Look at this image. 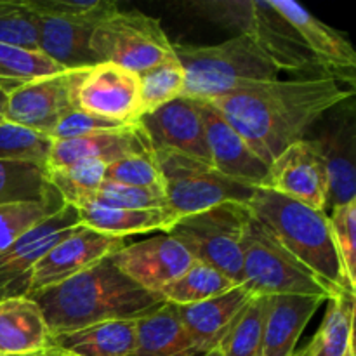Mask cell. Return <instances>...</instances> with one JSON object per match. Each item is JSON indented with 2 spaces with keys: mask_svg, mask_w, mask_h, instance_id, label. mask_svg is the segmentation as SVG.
<instances>
[{
  "mask_svg": "<svg viewBox=\"0 0 356 356\" xmlns=\"http://www.w3.org/2000/svg\"><path fill=\"white\" fill-rule=\"evenodd\" d=\"M329 226L348 287L356 291V200L330 209Z\"/></svg>",
  "mask_w": 356,
  "mask_h": 356,
  "instance_id": "74e56055",
  "label": "cell"
},
{
  "mask_svg": "<svg viewBox=\"0 0 356 356\" xmlns=\"http://www.w3.org/2000/svg\"><path fill=\"white\" fill-rule=\"evenodd\" d=\"M294 356H309V348L306 346V348H302L301 351H296Z\"/></svg>",
  "mask_w": 356,
  "mask_h": 356,
  "instance_id": "ee69618b",
  "label": "cell"
},
{
  "mask_svg": "<svg viewBox=\"0 0 356 356\" xmlns=\"http://www.w3.org/2000/svg\"><path fill=\"white\" fill-rule=\"evenodd\" d=\"M104 183H117L124 186L152 188L162 190V176L156 167L153 153L149 155H134L110 163L106 169ZM163 191V190H162Z\"/></svg>",
  "mask_w": 356,
  "mask_h": 356,
  "instance_id": "f35d334b",
  "label": "cell"
},
{
  "mask_svg": "<svg viewBox=\"0 0 356 356\" xmlns=\"http://www.w3.org/2000/svg\"><path fill=\"white\" fill-rule=\"evenodd\" d=\"M131 356H202L188 336L174 305L136 320V348Z\"/></svg>",
  "mask_w": 356,
  "mask_h": 356,
  "instance_id": "4316f807",
  "label": "cell"
},
{
  "mask_svg": "<svg viewBox=\"0 0 356 356\" xmlns=\"http://www.w3.org/2000/svg\"><path fill=\"white\" fill-rule=\"evenodd\" d=\"M344 356H355V344L350 348V350H348V353L344 355Z\"/></svg>",
  "mask_w": 356,
  "mask_h": 356,
  "instance_id": "bcb514c9",
  "label": "cell"
},
{
  "mask_svg": "<svg viewBox=\"0 0 356 356\" xmlns=\"http://www.w3.org/2000/svg\"><path fill=\"white\" fill-rule=\"evenodd\" d=\"M0 44L38 51V19L28 0H0Z\"/></svg>",
  "mask_w": 356,
  "mask_h": 356,
  "instance_id": "d590c367",
  "label": "cell"
},
{
  "mask_svg": "<svg viewBox=\"0 0 356 356\" xmlns=\"http://www.w3.org/2000/svg\"><path fill=\"white\" fill-rule=\"evenodd\" d=\"M80 70H63L17 87L6 96L3 122L51 138L59 118L75 108L73 90Z\"/></svg>",
  "mask_w": 356,
  "mask_h": 356,
  "instance_id": "7c38bea8",
  "label": "cell"
},
{
  "mask_svg": "<svg viewBox=\"0 0 356 356\" xmlns=\"http://www.w3.org/2000/svg\"><path fill=\"white\" fill-rule=\"evenodd\" d=\"M75 226H79L76 209L65 204L56 214L49 216L3 249L0 252V301L28 296L35 266Z\"/></svg>",
  "mask_w": 356,
  "mask_h": 356,
  "instance_id": "5bb4252c",
  "label": "cell"
},
{
  "mask_svg": "<svg viewBox=\"0 0 356 356\" xmlns=\"http://www.w3.org/2000/svg\"><path fill=\"white\" fill-rule=\"evenodd\" d=\"M38 19V52L63 70L97 65L90 37L97 21L117 3L108 0H28Z\"/></svg>",
  "mask_w": 356,
  "mask_h": 356,
  "instance_id": "52a82bcc",
  "label": "cell"
},
{
  "mask_svg": "<svg viewBox=\"0 0 356 356\" xmlns=\"http://www.w3.org/2000/svg\"><path fill=\"white\" fill-rule=\"evenodd\" d=\"M96 63H111L138 75L174 56V44L156 17L141 10H108L90 37Z\"/></svg>",
  "mask_w": 356,
  "mask_h": 356,
  "instance_id": "9c48e42d",
  "label": "cell"
},
{
  "mask_svg": "<svg viewBox=\"0 0 356 356\" xmlns=\"http://www.w3.org/2000/svg\"><path fill=\"white\" fill-rule=\"evenodd\" d=\"M108 163L97 159H82L59 169L45 170L52 190L72 207L89 204L106 179Z\"/></svg>",
  "mask_w": 356,
  "mask_h": 356,
  "instance_id": "f546056e",
  "label": "cell"
},
{
  "mask_svg": "<svg viewBox=\"0 0 356 356\" xmlns=\"http://www.w3.org/2000/svg\"><path fill=\"white\" fill-rule=\"evenodd\" d=\"M313 136L329 176V209L356 200V124L353 97L343 101L316 124Z\"/></svg>",
  "mask_w": 356,
  "mask_h": 356,
  "instance_id": "e0dca14e",
  "label": "cell"
},
{
  "mask_svg": "<svg viewBox=\"0 0 356 356\" xmlns=\"http://www.w3.org/2000/svg\"><path fill=\"white\" fill-rule=\"evenodd\" d=\"M235 287L238 285L221 271L200 261H193V264L183 275L160 291V298L167 305L191 306L218 298Z\"/></svg>",
  "mask_w": 356,
  "mask_h": 356,
  "instance_id": "f1b7e54d",
  "label": "cell"
},
{
  "mask_svg": "<svg viewBox=\"0 0 356 356\" xmlns=\"http://www.w3.org/2000/svg\"><path fill=\"white\" fill-rule=\"evenodd\" d=\"M327 302L325 316L308 344L309 356H344L355 344V294L339 292Z\"/></svg>",
  "mask_w": 356,
  "mask_h": 356,
  "instance_id": "83f0119b",
  "label": "cell"
},
{
  "mask_svg": "<svg viewBox=\"0 0 356 356\" xmlns=\"http://www.w3.org/2000/svg\"><path fill=\"white\" fill-rule=\"evenodd\" d=\"M75 209L79 214V225L118 238L153 232L165 233L177 221L169 209H120L99 205L96 202H89Z\"/></svg>",
  "mask_w": 356,
  "mask_h": 356,
  "instance_id": "d4e9b609",
  "label": "cell"
},
{
  "mask_svg": "<svg viewBox=\"0 0 356 356\" xmlns=\"http://www.w3.org/2000/svg\"><path fill=\"white\" fill-rule=\"evenodd\" d=\"M153 159L162 176L167 207L177 219L222 204L245 205L256 190L252 184L222 176L209 163L170 149H153Z\"/></svg>",
  "mask_w": 356,
  "mask_h": 356,
  "instance_id": "8992f818",
  "label": "cell"
},
{
  "mask_svg": "<svg viewBox=\"0 0 356 356\" xmlns=\"http://www.w3.org/2000/svg\"><path fill=\"white\" fill-rule=\"evenodd\" d=\"M35 356H37V355H35Z\"/></svg>",
  "mask_w": 356,
  "mask_h": 356,
  "instance_id": "7dc6e473",
  "label": "cell"
},
{
  "mask_svg": "<svg viewBox=\"0 0 356 356\" xmlns=\"http://www.w3.org/2000/svg\"><path fill=\"white\" fill-rule=\"evenodd\" d=\"M65 205L58 193L45 200L0 205V252Z\"/></svg>",
  "mask_w": 356,
  "mask_h": 356,
  "instance_id": "e575fe53",
  "label": "cell"
},
{
  "mask_svg": "<svg viewBox=\"0 0 356 356\" xmlns=\"http://www.w3.org/2000/svg\"><path fill=\"white\" fill-rule=\"evenodd\" d=\"M245 207L287 252L305 264L330 291L336 294L353 292L344 278L325 212L259 186H256Z\"/></svg>",
  "mask_w": 356,
  "mask_h": 356,
  "instance_id": "3957f363",
  "label": "cell"
},
{
  "mask_svg": "<svg viewBox=\"0 0 356 356\" xmlns=\"http://www.w3.org/2000/svg\"><path fill=\"white\" fill-rule=\"evenodd\" d=\"M56 195L45 167L30 162L0 160V205L38 202Z\"/></svg>",
  "mask_w": 356,
  "mask_h": 356,
  "instance_id": "1f68e13d",
  "label": "cell"
},
{
  "mask_svg": "<svg viewBox=\"0 0 356 356\" xmlns=\"http://www.w3.org/2000/svg\"><path fill=\"white\" fill-rule=\"evenodd\" d=\"M153 146L141 124L127 125L115 131L94 132L73 139L52 141L45 170L59 169L82 159H97L108 165L134 155H149Z\"/></svg>",
  "mask_w": 356,
  "mask_h": 356,
  "instance_id": "ffe728a7",
  "label": "cell"
},
{
  "mask_svg": "<svg viewBox=\"0 0 356 356\" xmlns=\"http://www.w3.org/2000/svg\"><path fill=\"white\" fill-rule=\"evenodd\" d=\"M329 76L273 80L211 103L238 132L254 155L270 165L284 149L308 138L334 106L353 97Z\"/></svg>",
  "mask_w": 356,
  "mask_h": 356,
  "instance_id": "6da1fadb",
  "label": "cell"
},
{
  "mask_svg": "<svg viewBox=\"0 0 356 356\" xmlns=\"http://www.w3.org/2000/svg\"><path fill=\"white\" fill-rule=\"evenodd\" d=\"M31 299L40 306L51 336L103 322L139 320L165 305L159 294L125 277L110 257Z\"/></svg>",
  "mask_w": 356,
  "mask_h": 356,
  "instance_id": "7a4b0ae2",
  "label": "cell"
},
{
  "mask_svg": "<svg viewBox=\"0 0 356 356\" xmlns=\"http://www.w3.org/2000/svg\"><path fill=\"white\" fill-rule=\"evenodd\" d=\"M270 3L296 31L320 75L346 82L353 89L356 52L350 40L294 0H270Z\"/></svg>",
  "mask_w": 356,
  "mask_h": 356,
  "instance_id": "9a60e30c",
  "label": "cell"
},
{
  "mask_svg": "<svg viewBox=\"0 0 356 356\" xmlns=\"http://www.w3.org/2000/svg\"><path fill=\"white\" fill-rule=\"evenodd\" d=\"M323 302L320 296H270L263 356H294L299 337Z\"/></svg>",
  "mask_w": 356,
  "mask_h": 356,
  "instance_id": "603a6c76",
  "label": "cell"
},
{
  "mask_svg": "<svg viewBox=\"0 0 356 356\" xmlns=\"http://www.w3.org/2000/svg\"><path fill=\"white\" fill-rule=\"evenodd\" d=\"M73 103L76 110L103 120L138 124L143 117L139 75L111 63L82 68L73 90Z\"/></svg>",
  "mask_w": 356,
  "mask_h": 356,
  "instance_id": "8fae6325",
  "label": "cell"
},
{
  "mask_svg": "<svg viewBox=\"0 0 356 356\" xmlns=\"http://www.w3.org/2000/svg\"><path fill=\"white\" fill-rule=\"evenodd\" d=\"M259 188L325 212L329 207V176L315 139L305 138L284 149L268 165Z\"/></svg>",
  "mask_w": 356,
  "mask_h": 356,
  "instance_id": "4fadbf2b",
  "label": "cell"
},
{
  "mask_svg": "<svg viewBox=\"0 0 356 356\" xmlns=\"http://www.w3.org/2000/svg\"><path fill=\"white\" fill-rule=\"evenodd\" d=\"M51 145L52 141L47 136L14 125L10 122L0 124V160L30 162L45 167Z\"/></svg>",
  "mask_w": 356,
  "mask_h": 356,
  "instance_id": "8d00e7d4",
  "label": "cell"
},
{
  "mask_svg": "<svg viewBox=\"0 0 356 356\" xmlns=\"http://www.w3.org/2000/svg\"><path fill=\"white\" fill-rule=\"evenodd\" d=\"M110 261L134 284L159 294L193 264V257L167 233L127 243L111 254Z\"/></svg>",
  "mask_w": 356,
  "mask_h": 356,
  "instance_id": "ac0fdd59",
  "label": "cell"
},
{
  "mask_svg": "<svg viewBox=\"0 0 356 356\" xmlns=\"http://www.w3.org/2000/svg\"><path fill=\"white\" fill-rule=\"evenodd\" d=\"M153 149H170L211 165L200 103L177 97L139 120Z\"/></svg>",
  "mask_w": 356,
  "mask_h": 356,
  "instance_id": "d6986e66",
  "label": "cell"
},
{
  "mask_svg": "<svg viewBox=\"0 0 356 356\" xmlns=\"http://www.w3.org/2000/svg\"><path fill=\"white\" fill-rule=\"evenodd\" d=\"M58 72H63L61 66L38 51L0 44V92L6 96L31 80Z\"/></svg>",
  "mask_w": 356,
  "mask_h": 356,
  "instance_id": "d6a6232c",
  "label": "cell"
},
{
  "mask_svg": "<svg viewBox=\"0 0 356 356\" xmlns=\"http://www.w3.org/2000/svg\"><path fill=\"white\" fill-rule=\"evenodd\" d=\"M51 332L40 306L28 296L0 301V356H35L49 348Z\"/></svg>",
  "mask_w": 356,
  "mask_h": 356,
  "instance_id": "cb8c5ba5",
  "label": "cell"
},
{
  "mask_svg": "<svg viewBox=\"0 0 356 356\" xmlns=\"http://www.w3.org/2000/svg\"><path fill=\"white\" fill-rule=\"evenodd\" d=\"M188 9L249 38L273 61L280 73H292L299 79L322 76L296 31L271 7L270 0H197L188 3Z\"/></svg>",
  "mask_w": 356,
  "mask_h": 356,
  "instance_id": "5b68a950",
  "label": "cell"
},
{
  "mask_svg": "<svg viewBox=\"0 0 356 356\" xmlns=\"http://www.w3.org/2000/svg\"><path fill=\"white\" fill-rule=\"evenodd\" d=\"M184 72L181 97L212 101L280 79V70L247 37L236 35L216 45L174 44Z\"/></svg>",
  "mask_w": 356,
  "mask_h": 356,
  "instance_id": "277c9868",
  "label": "cell"
},
{
  "mask_svg": "<svg viewBox=\"0 0 356 356\" xmlns=\"http://www.w3.org/2000/svg\"><path fill=\"white\" fill-rule=\"evenodd\" d=\"M136 348V320L103 322L51 336L49 350L65 356H131Z\"/></svg>",
  "mask_w": 356,
  "mask_h": 356,
  "instance_id": "484cf974",
  "label": "cell"
},
{
  "mask_svg": "<svg viewBox=\"0 0 356 356\" xmlns=\"http://www.w3.org/2000/svg\"><path fill=\"white\" fill-rule=\"evenodd\" d=\"M266 312L268 296L254 294L218 346L221 356H263Z\"/></svg>",
  "mask_w": 356,
  "mask_h": 356,
  "instance_id": "4dcf8cb0",
  "label": "cell"
},
{
  "mask_svg": "<svg viewBox=\"0 0 356 356\" xmlns=\"http://www.w3.org/2000/svg\"><path fill=\"white\" fill-rule=\"evenodd\" d=\"M92 202L120 209H169L162 190L124 186L117 183H103Z\"/></svg>",
  "mask_w": 356,
  "mask_h": 356,
  "instance_id": "ab89813d",
  "label": "cell"
},
{
  "mask_svg": "<svg viewBox=\"0 0 356 356\" xmlns=\"http://www.w3.org/2000/svg\"><path fill=\"white\" fill-rule=\"evenodd\" d=\"M127 127V125L115 124V122L103 120L94 115L83 113V111L70 110L68 113L63 115L59 122L56 124L54 131L51 134V141H59V139H73L82 138V136L94 134V132H104V131H115V129Z\"/></svg>",
  "mask_w": 356,
  "mask_h": 356,
  "instance_id": "60d3db41",
  "label": "cell"
},
{
  "mask_svg": "<svg viewBox=\"0 0 356 356\" xmlns=\"http://www.w3.org/2000/svg\"><path fill=\"white\" fill-rule=\"evenodd\" d=\"M202 356H221V351H219L218 348H216V350L209 351V353H205V355H202Z\"/></svg>",
  "mask_w": 356,
  "mask_h": 356,
  "instance_id": "f6af8a7d",
  "label": "cell"
},
{
  "mask_svg": "<svg viewBox=\"0 0 356 356\" xmlns=\"http://www.w3.org/2000/svg\"><path fill=\"white\" fill-rule=\"evenodd\" d=\"M129 238L103 235L79 225L63 236L35 266L28 298L56 287L127 245Z\"/></svg>",
  "mask_w": 356,
  "mask_h": 356,
  "instance_id": "2e32d148",
  "label": "cell"
},
{
  "mask_svg": "<svg viewBox=\"0 0 356 356\" xmlns=\"http://www.w3.org/2000/svg\"><path fill=\"white\" fill-rule=\"evenodd\" d=\"M247 221L245 205L222 204L179 218L165 233L177 240L193 261L209 264L236 285H243L242 240Z\"/></svg>",
  "mask_w": 356,
  "mask_h": 356,
  "instance_id": "ba28073f",
  "label": "cell"
},
{
  "mask_svg": "<svg viewBox=\"0 0 356 356\" xmlns=\"http://www.w3.org/2000/svg\"><path fill=\"white\" fill-rule=\"evenodd\" d=\"M252 296L245 285H238L209 301L191 306H176L181 323L202 355L216 350L221 344L222 337Z\"/></svg>",
  "mask_w": 356,
  "mask_h": 356,
  "instance_id": "7402d4cb",
  "label": "cell"
},
{
  "mask_svg": "<svg viewBox=\"0 0 356 356\" xmlns=\"http://www.w3.org/2000/svg\"><path fill=\"white\" fill-rule=\"evenodd\" d=\"M243 285L256 296H336L249 214L242 240ZM339 294V292H337Z\"/></svg>",
  "mask_w": 356,
  "mask_h": 356,
  "instance_id": "30bf717a",
  "label": "cell"
},
{
  "mask_svg": "<svg viewBox=\"0 0 356 356\" xmlns=\"http://www.w3.org/2000/svg\"><path fill=\"white\" fill-rule=\"evenodd\" d=\"M3 110H6V94L0 92V124L3 122Z\"/></svg>",
  "mask_w": 356,
  "mask_h": 356,
  "instance_id": "b9f144b4",
  "label": "cell"
},
{
  "mask_svg": "<svg viewBox=\"0 0 356 356\" xmlns=\"http://www.w3.org/2000/svg\"><path fill=\"white\" fill-rule=\"evenodd\" d=\"M37 356H65V355H61V353H58V351H54V350H45V351H42L40 355H37Z\"/></svg>",
  "mask_w": 356,
  "mask_h": 356,
  "instance_id": "7bdbcfd3",
  "label": "cell"
},
{
  "mask_svg": "<svg viewBox=\"0 0 356 356\" xmlns=\"http://www.w3.org/2000/svg\"><path fill=\"white\" fill-rule=\"evenodd\" d=\"M198 103H200L205 139L211 155V165L222 176L259 186L266 176V163L254 155L242 136L211 103L207 101H198Z\"/></svg>",
  "mask_w": 356,
  "mask_h": 356,
  "instance_id": "44dd1931",
  "label": "cell"
},
{
  "mask_svg": "<svg viewBox=\"0 0 356 356\" xmlns=\"http://www.w3.org/2000/svg\"><path fill=\"white\" fill-rule=\"evenodd\" d=\"M184 72L176 54L148 72L139 75V96H141L143 117L153 113L163 104L177 99L183 94Z\"/></svg>",
  "mask_w": 356,
  "mask_h": 356,
  "instance_id": "836d02e7",
  "label": "cell"
}]
</instances>
